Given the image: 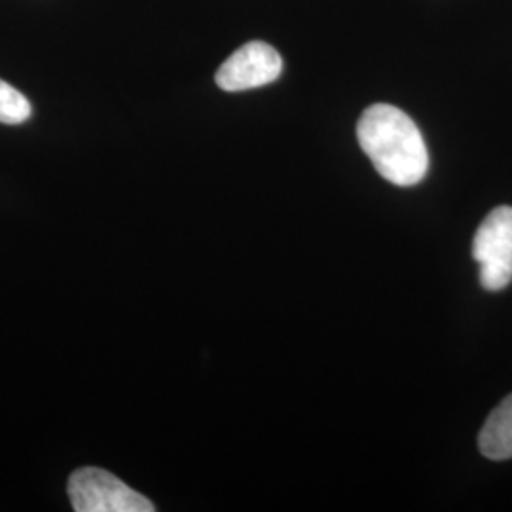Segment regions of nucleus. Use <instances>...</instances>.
Returning <instances> with one entry per match:
<instances>
[{
	"label": "nucleus",
	"instance_id": "f257e3e1",
	"mask_svg": "<svg viewBox=\"0 0 512 512\" xmlns=\"http://www.w3.org/2000/svg\"><path fill=\"white\" fill-rule=\"evenodd\" d=\"M357 139L376 171L397 186L421 183L429 169V154L418 126L393 105L378 103L363 112Z\"/></svg>",
	"mask_w": 512,
	"mask_h": 512
},
{
	"label": "nucleus",
	"instance_id": "39448f33",
	"mask_svg": "<svg viewBox=\"0 0 512 512\" xmlns=\"http://www.w3.org/2000/svg\"><path fill=\"white\" fill-rule=\"evenodd\" d=\"M478 448L484 458L494 461L512 458V395L488 416L478 435Z\"/></svg>",
	"mask_w": 512,
	"mask_h": 512
},
{
	"label": "nucleus",
	"instance_id": "20e7f679",
	"mask_svg": "<svg viewBox=\"0 0 512 512\" xmlns=\"http://www.w3.org/2000/svg\"><path fill=\"white\" fill-rule=\"evenodd\" d=\"M283 71V59L266 42H247L230 55L217 71V86L224 92H247L272 84Z\"/></svg>",
	"mask_w": 512,
	"mask_h": 512
},
{
	"label": "nucleus",
	"instance_id": "7ed1b4c3",
	"mask_svg": "<svg viewBox=\"0 0 512 512\" xmlns=\"http://www.w3.org/2000/svg\"><path fill=\"white\" fill-rule=\"evenodd\" d=\"M473 258L486 291H503L512 281V207H495L476 230Z\"/></svg>",
	"mask_w": 512,
	"mask_h": 512
},
{
	"label": "nucleus",
	"instance_id": "423d86ee",
	"mask_svg": "<svg viewBox=\"0 0 512 512\" xmlns=\"http://www.w3.org/2000/svg\"><path fill=\"white\" fill-rule=\"evenodd\" d=\"M33 107L29 99L8 82L0 80V124L18 126L31 118Z\"/></svg>",
	"mask_w": 512,
	"mask_h": 512
},
{
	"label": "nucleus",
	"instance_id": "f03ea898",
	"mask_svg": "<svg viewBox=\"0 0 512 512\" xmlns=\"http://www.w3.org/2000/svg\"><path fill=\"white\" fill-rule=\"evenodd\" d=\"M69 499L76 512H154L145 495L135 492L118 476L97 467H84L69 478Z\"/></svg>",
	"mask_w": 512,
	"mask_h": 512
}]
</instances>
